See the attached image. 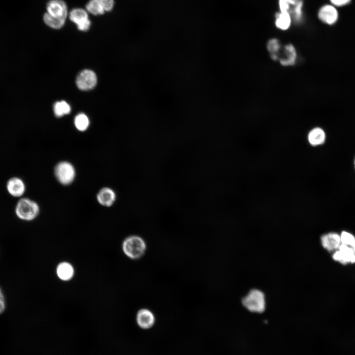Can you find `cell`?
Segmentation results:
<instances>
[{
    "label": "cell",
    "instance_id": "cell-1",
    "mask_svg": "<svg viewBox=\"0 0 355 355\" xmlns=\"http://www.w3.org/2000/svg\"><path fill=\"white\" fill-rule=\"evenodd\" d=\"M40 210L38 204L28 197L20 198L14 209L17 217L26 221L35 219L39 214Z\"/></svg>",
    "mask_w": 355,
    "mask_h": 355
},
{
    "label": "cell",
    "instance_id": "cell-25",
    "mask_svg": "<svg viewBox=\"0 0 355 355\" xmlns=\"http://www.w3.org/2000/svg\"><path fill=\"white\" fill-rule=\"evenodd\" d=\"M278 4L279 11L289 12L291 8L289 0H278Z\"/></svg>",
    "mask_w": 355,
    "mask_h": 355
},
{
    "label": "cell",
    "instance_id": "cell-28",
    "mask_svg": "<svg viewBox=\"0 0 355 355\" xmlns=\"http://www.w3.org/2000/svg\"><path fill=\"white\" fill-rule=\"evenodd\" d=\"M5 303L4 296L0 298V314H1L5 309Z\"/></svg>",
    "mask_w": 355,
    "mask_h": 355
},
{
    "label": "cell",
    "instance_id": "cell-2",
    "mask_svg": "<svg viewBox=\"0 0 355 355\" xmlns=\"http://www.w3.org/2000/svg\"><path fill=\"white\" fill-rule=\"evenodd\" d=\"M122 248L127 257L132 259H138L145 253L146 244L143 239L140 236L132 235L123 240Z\"/></svg>",
    "mask_w": 355,
    "mask_h": 355
},
{
    "label": "cell",
    "instance_id": "cell-19",
    "mask_svg": "<svg viewBox=\"0 0 355 355\" xmlns=\"http://www.w3.org/2000/svg\"><path fill=\"white\" fill-rule=\"evenodd\" d=\"M74 125L79 131H86L89 125V120L87 116L84 113H79L74 118Z\"/></svg>",
    "mask_w": 355,
    "mask_h": 355
},
{
    "label": "cell",
    "instance_id": "cell-18",
    "mask_svg": "<svg viewBox=\"0 0 355 355\" xmlns=\"http://www.w3.org/2000/svg\"><path fill=\"white\" fill-rule=\"evenodd\" d=\"M293 21L300 23L304 17V1L300 0L292 5L289 11Z\"/></svg>",
    "mask_w": 355,
    "mask_h": 355
},
{
    "label": "cell",
    "instance_id": "cell-30",
    "mask_svg": "<svg viewBox=\"0 0 355 355\" xmlns=\"http://www.w3.org/2000/svg\"><path fill=\"white\" fill-rule=\"evenodd\" d=\"M3 295L2 292L1 290V289H0V298L2 297H3Z\"/></svg>",
    "mask_w": 355,
    "mask_h": 355
},
{
    "label": "cell",
    "instance_id": "cell-22",
    "mask_svg": "<svg viewBox=\"0 0 355 355\" xmlns=\"http://www.w3.org/2000/svg\"><path fill=\"white\" fill-rule=\"evenodd\" d=\"M341 244L351 247H355V235L348 230H342L340 232Z\"/></svg>",
    "mask_w": 355,
    "mask_h": 355
},
{
    "label": "cell",
    "instance_id": "cell-10",
    "mask_svg": "<svg viewBox=\"0 0 355 355\" xmlns=\"http://www.w3.org/2000/svg\"><path fill=\"white\" fill-rule=\"evenodd\" d=\"M71 21L77 25L78 29L82 31H86L90 28L91 22L88 19L86 12L81 8L72 9L70 14Z\"/></svg>",
    "mask_w": 355,
    "mask_h": 355
},
{
    "label": "cell",
    "instance_id": "cell-8",
    "mask_svg": "<svg viewBox=\"0 0 355 355\" xmlns=\"http://www.w3.org/2000/svg\"><path fill=\"white\" fill-rule=\"evenodd\" d=\"M6 189L8 194L14 198H22L25 194L26 187L24 180L19 177H13L8 179Z\"/></svg>",
    "mask_w": 355,
    "mask_h": 355
},
{
    "label": "cell",
    "instance_id": "cell-21",
    "mask_svg": "<svg viewBox=\"0 0 355 355\" xmlns=\"http://www.w3.org/2000/svg\"><path fill=\"white\" fill-rule=\"evenodd\" d=\"M54 111L57 117H61L70 112L71 107L70 105L64 101L57 102L54 106Z\"/></svg>",
    "mask_w": 355,
    "mask_h": 355
},
{
    "label": "cell",
    "instance_id": "cell-15",
    "mask_svg": "<svg viewBox=\"0 0 355 355\" xmlns=\"http://www.w3.org/2000/svg\"><path fill=\"white\" fill-rule=\"evenodd\" d=\"M74 269L72 265L67 261L60 262L56 268L57 277L61 281L67 282L71 280L74 275Z\"/></svg>",
    "mask_w": 355,
    "mask_h": 355
},
{
    "label": "cell",
    "instance_id": "cell-12",
    "mask_svg": "<svg viewBox=\"0 0 355 355\" xmlns=\"http://www.w3.org/2000/svg\"><path fill=\"white\" fill-rule=\"evenodd\" d=\"M319 19L323 23L332 25L338 19V14L335 7L330 4H325L321 6L318 13Z\"/></svg>",
    "mask_w": 355,
    "mask_h": 355
},
{
    "label": "cell",
    "instance_id": "cell-11",
    "mask_svg": "<svg viewBox=\"0 0 355 355\" xmlns=\"http://www.w3.org/2000/svg\"><path fill=\"white\" fill-rule=\"evenodd\" d=\"M307 141L313 147H318L324 144L326 141V134L324 130L320 127H314L308 132Z\"/></svg>",
    "mask_w": 355,
    "mask_h": 355
},
{
    "label": "cell",
    "instance_id": "cell-3",
    "mask_svg": "<svg viewBox=\"0 0 355 355\" xmlns=\"http://www.w3.org/2000/svg\"><path fill=\"white\" fill-rule=\"evenodd\" d=\"M54 175L57 181L61 185H71L75 180L76 169L70 162L63 160L58 162L54 168Z\"/></svg>",
    "mask_w": 355,
    "mask_h": 355
},
{
    "label": "cell",
    "instance_id": "cell-9",
    "mask_svg": "<svg viewBox=\"0 0 355 355\" xmlns=\"http://www.w3.org/2000/svg\"><path fill=\"white\" fill-rule=\"evenodd\" d=\"M116 194L111 187L105 186L98 191L96 194V200L101 206L109 208L113 206L116 200Z\"/></svg>",
    "mask_w": 355,
    "mask_h": 355
},
{
    "label": "cell",
    "instance_id": "cell-20",
    "mask_svg": "<svg viewBox=\"0 0 355 355\" xmlns=\"http://www.w3.org/2000/svg\"><path fill=\"white\" fill-rule=\"evenodd\" d=\"M43 20L46 25L54 29L61 28L65 22V19L55 18L47 12L44 14Z\"/></svg>",
    "mask_w": 355,
    "mask_h": 355
},
{
    "label": "cell",
    "instance_id": "cell-13",
    "mask_svg": "<svg viewBox=\"0 0 355 355\" xmlns=\"http://www.w3.org/2000/svg\"><path fill=\"white\" fill-rule=\"evenodd\" d=\"M47 13L52 16L66 19L67 9L65 2L62 0H50L47 4Z\"/></svg>",
    "mask_w": 355,
    "mask_h": 355
},
{
    "label": "cell",
    "instance_id": "cell-27",
    "mask_svg": "<svg viewBox=\"0 0 355 355\" xmlns=\"http://www.w3.org/2000/svg\"><path fill=\"white\" fill-rule=\"evenodd\" d=\"M331 2L334 5L341 6L349 3L351 0H330Z\"/></svg>",
    "mask_w": 355,
    "mask_h": 355
},
{
    "label": "cell",
    "instance_id": "cell-17",
    "mask_svg": "<svg viewBox=\"0 0 355 355\" xmlns=\"http://www.w3.org/2000/svg\"><path fill=\"white\" fill-rule=\"evenodd\" d=\"M285 57L280 59L281 65L284 66L293 65L296 59V52L292 44H288L284 46Z\"/></svg>",
    "mask_w": 355,
    "mask_h": 355
},
{
    "label": "cell",
    "instance_id": "cell-7",
    "mask_svg": "<svg viewBox=\"0 0 355 355\" xmlns=\"http://www.w3.org/2000/svg\"><path fill=\"white\" fill-rule=\"evenodd\" d=\"M320 241L323 248L330 253L336 250L341 245L340 233L335 231L323 234Z\"/></svg>",
    "mask_w": 355,
    "mask_h": 355
},
{
    "label": "cell",
    "instance_id": "cell-29",
    "mask_svg": "<svg viewBox=\"0 0 355 355\" xmlns=\"http://www.w3.org/2000/svg\"><path fill=\"white\" fill-rule=\"evenodd\" d=\"M353 167L354 170H355V155L354 157L353 160Z\"/></svg>",
    "mask_w": 355,
    "mask_h": 355
},
{
    "label": "cell",
    "instance_id": "cell-6",
    "mask_svg": "<svg viewBox=\"0 0 355 355\" xmlns=\"http://www.w3.org/2000/svg\"><path fill=\"white\" fill-rule=\"evenodd\" d=\"M97 76L95 73L89 70H84L77 75L76 84L81 90H89L93 88L97 83Z\"/></svg>",
    "mask_w": 355,
    "mask_h": 355
},
{
    "label": "cell",
    "instance_id": "cell-5",
    "mask_svg": "<svg viewBox=\"0 0 355 355\" xmlns=\"http://www.w3.org/2000/svg\"><path fill=\"white\" fill-rule=\"evenodd\" d=\"M332 259L343 265L355 264V247H351L341 244L339 248L331 253Z\"/></svg>",
    "mask_w": 355,
    "mask_h": 355
},
{
    "label": "cell",
    "instance_id": "cell-23",
    "mask_svg": "<svg viewBox=\"0 0 355 355\" xmlns=\"http://www.w3.org/2000/svg\"><path fill=\"white\" fill-rule=\"evenodd\" d=\"M86 7L88 11L94 15L103 14L105 12L103 5L93 0H90Z\"/></svg>",
    "mask_w": 355,
    "mask_h": 355
},
{
    "label": "cell",
    "instance_id": "cell-24",
    "mask_svg": "<svg viewBox=\"0 0 355 355\" xmlns=\"http://www.w3.org/2000/svg\"><path fill=\"white\" fill-rule=\"evenodd\" d=\"M268 50L271 54L278 55L277 53L281 48V44L279 40L276 38L270 39L267 45Z\"/></svg>",
    "mask_w": 355,
    "mask_h": 355
},
{
    "label": "cell",
    "instance_id": "cell-16",
    "mask_svg": "<svg viewBox=\"0 0 355 355\" xmlns=\"http://www.w3.org/2000/svg\"><path fill=\"white\" fill-rule=\"evenodd\" d=\"M274 24L276 27L281 31H286L291 26L293 21L289 12H277L275 15Z\"/></svg>",
    "mask_w": 355,
    "mask_h": 355
},
{
    "label": "cell",
    "instance_id": "cell-26",
    "mask_svg": "<svg viewBox=\"0 0 355 355\" xmlns=\"http://www.w3.org/2000/svg\"><path fill=\"white\" fill-rule=\"evenodd\" d=\"M113 0H104L103 5L105 11H110L113 8Z\"/></svg>",
    "mask_w": 355,
    "mask_h": 355
},
{
    "label": "cell",
    "instance_id": "cell-4",
    "mask_svg": "<svg viewBox=\"0 0 355 355\" xmlns=\"http://www.w3.org/2000/svg\"><path fill=\"white\" fill-rule=\"evenodd\" d=\"M242 303L250 312L262 313L265 308L264 295L259 290L252 289L244 297Z\"/></svg>",
    "mask_w": 355,
    "mask_h": 355
},
{
    "label": "cell",
    "instance_id": "cell-14",
    "mask_svg": "<svg viewBox=\"0 0 355 355\" xmlns=\"http://www.w3.org/2000/svg\"><path fill=\"white\" fill-rule=\"evenodd\" d=\"M136 321L140 327L146 329L153 325L155 317L153 314L149 310L142 309L137 314Z\"/></svg>",
    "mask_w": 355,
    "mask_h": 355
}]
</instances>
